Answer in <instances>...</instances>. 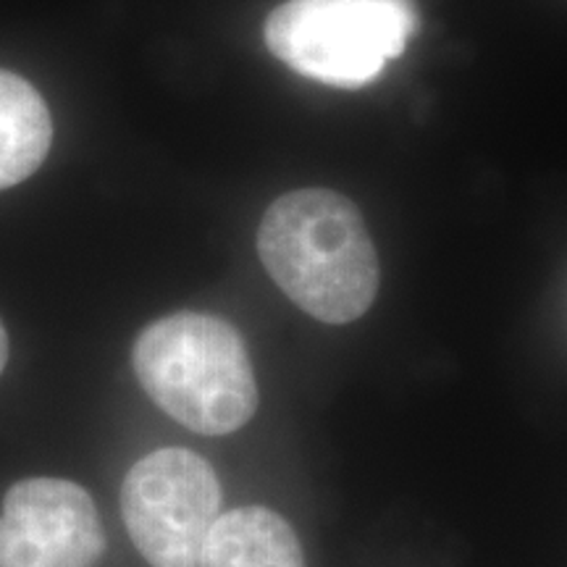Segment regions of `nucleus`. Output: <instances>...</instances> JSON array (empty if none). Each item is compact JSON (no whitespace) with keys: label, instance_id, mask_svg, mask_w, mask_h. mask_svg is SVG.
Segmentation results:
<instances>
[{"label":"nucleus","instance_id":"423d86ee","mask_svg":"<svg viewBox=\"0 0 567 567\" xmlns=\"http://www.w3.org/2000/svg\"><path fill=\"white\" fill-rule=\"evenodd\" d=\"M197 567H305L300 538L268 507L218 515Z\"/></svg>","mask_w":567,"mask_h":567},{"label":"nucleus","instance_id":"20e7f679","mask_svg":"<svg viewBox=\"0 0 567 567\" xmlns=\"http://www.w3.org/2000/svg\"><path fill=\"white\" fill-rule=\"evenodd\" d=\"M221 502L213 465L182 446L137 460L122 486L126 530L151 567H197Z\"/></svg>","mask_w":567,"mask_h":567},{"label":"nucleus","instance_id":"0eeeda50","mask_svg":"<svg viewBox=\"0 0 567 567\" xmlns=\"http://www.w3.org/2000/svg\"><path fill=\"white\" fill-rule=\"evenodd\" d=\"M51 142L48 103L24 76L0 69V189L30 179L51 153Z\"/></svg>","mask_w":567,"mask_h":567},{"label":"nucleus","instance_id":"6e6552de","mask_svg":"<svg viewBox=\"0 0 567 567\" xmlns=\"http://www.w3.org/2000/svg\"><path fill=\"white\" fill-rule=\"evenodd\" d=\"M6 363H9V331H6L3 321H0V373L6 371Z\"/></svg>","mask_w":567,"mask_h":567},{"label":"nucleus","instance_id":"f257e3e1","mask_svg":"<svg viewBox=\"0 0 567 567\" xmlns=\"http://www.w3.org/2000/svg\"><path fill=\"white\" fill-rule=\"evenodd\" d=\"M258 255L276 287L316 321H358L379 295L381 266L363 213L334 189H295L274 200Z\"/></svg>","mask_w":567,"mask_h":567},{"label":"nucleus","instance_id":"f03ea898","mask_svg":"<svg viewBox=\"0 0 567 567\" xmlns=\"http://www.w3.org/2000/svg\"><path fill=\"white\" fill-rule=\"evenodd\" d=\"M132 368L155 405L195 434H234L258 410L245 339L218 316L184 310L145 326L134 339Z\"/></svg>","mask_w":567,"mask_h":567},{"label":"nucleus","instance_id":"7ed1b4c3","mask_svg":"<svg viewBox=\"0 0 567 567\" xmlns=\"http://www.w3.org/2000/svg\"><path fill=\"white\" fill-rule=\"evenodd\" d=\"M417 30L413 0H287L264 38L276 59L331 87H365Z\"/></svg>","mask_w":567,"mask_h":567},{"label":"nucleus","instance_id":"39448f33","mask_svg":"<svg viewBox=\"0 0 567 567\" xmlns=\"http://www.w3.org/2000/svg\"><path fill=\"white\" fill-rule=\"evenodd\" d=\"M105 530L87 488L63 478L13 484L0 509V567H95Z\"/></svg>","mask_w":567,"mask_h":567}]
</instances>
